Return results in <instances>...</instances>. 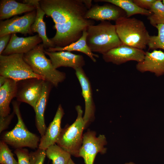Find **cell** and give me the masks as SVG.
<instances>
[{
    "mask_svg": "<svg viewBox=\"0 0 164 164\" xmlns=\"http://www.w3.org/2000/svg\"><path fill=\"white\" fill-rule=\"evenodd\" d=\"M39 3L55 24L56 33L50 39L55 47H64L77 41L84 30L94 24V20L85 18L88 9L84 0H39Z\"/></svg>",
    "mask_w": 164,
    "mask_h": 164,
    "instance_id": "6da1fadb",
    "label": "cell"
},
{
    "mask_svg": "<svg viewBox=\"0 0 164 164\" xmlns=\"http://www.w3.org/2000/svg\"><path fill=\"white\" fill-rule=\"evenodd\" d=\"M86 42L93 52L102 54L123 44L117 34L115 25L103 21L87 28Z\"/></svg>",
    "mask_w": 164,
    "mask_h": 164,
    "instance_id": "7a4b0ae2",
    "label": "cell"
},
{
    "mask_svg": "<svg viewBox=\"0 0 164 164\" xmlns=\"http://www.w3.org/2000/svg\"><path fill=\"white\" fill-rule=\"evenodd\" d=\"M44 48L43 43L39 44L24 54L23 59L35 73L57 87L65 80L66 75L54 67L51 60L46 56Z\"/></svg>",
    "mask_w": 164,
    "mask_h": 164,
    "instance_id": "3957f363",
    "label": "cell"
},
{
    "mask_svg": "<svg viewBox=\"0 0 164 164\" xmlns=\"http://www.w3.org/2000/svg\"><path fill=\"white\" fill-rule=\"evenodd\" d=\"M115 26L123 44L142 50L146 48L150 36L143 21L124 16L115 21Z\"/></svg>",
    "mask_w": 164,
    "mask_h": 164,
    "instance_id": "277c9868",
    "label": "cell"
},
{
    "mask_svg": "<svg viewBox=\"0 0 164 164\" xmlns=\"http://www.w3.org/2000/svg\"><path fill=\"white\" fill-rule=\"evenodd\" d=\"M20 103L16 100L12 101L13 111L17 116V122L12 130L2 134L1 140L16 149L25 147L33 149L38 148L40 139L26 128L20 111Z\"/></svg>",
    "mask_w": 164,
    "mask_h": 164,
    "instance_id": "5b68a950",
    "label": "cell"
},
{
    "mask_svg": "<svg viewBox=\"0 0 164 164\" xmlns=\"http://www.w3.org/2000/svg\"><path fill=\"white\" fill-rule=\"evenodd\" d=\"M77 117L70 125L62 128L57 144L71 155L79 157V152L82 145L83 130L86 127L83 117V111L80 105L76 107Z\"/></svg>",
    "mask_w": 164,
    "mask_h": 164,
    "instance_id": "8992f818",
    "label": "cell"
},
{
    "mask_svg": "<svg viewBox=\"0 0 164 164\" xmlns=\"http://www.w3.org/2000/svg\"><path fill=\"white\" fill-rule=\"evenodd\" d=\"M23 54L0 55V76L16 82L32 78L43 80L35 73L25 61Z\"/></svg>",
    "mask_w": 164,
    "mask_h": 164,
    "instance_id": "52a82bcc",
    "label": "cell"
},
{
    "mask_svg": "<svg viewBox=\"0 0 164 164\" xmlns=\"http://www.w3.org/2000/svg\"><path fill=\"white\" fill-rule=\"evenodd\" d=\"M95 132L88 130L83 135L82 145L79 152V157H82L85 164H93L98 153L103 154L106 152L104 147L107 144L106 138L104 135L96 136Z\"/></svg>",
    "mask_w": 164,
    "mask_h": 164,
    "instance_id": "ba28073f",
    "label": "cell"
},
{
    "mask_svg": "<svg viewBox=\"0 0 164 164\" xmlns=\"http://www.w3.org/2000/svg\"><path fill=\"white\" fill-rule=\"evenodd\" d=\"M45 81L32 78L17 82L16 101L26 103L34 109L41 95Z\"/></svg>",
    "mask_w": 164,
    "mask_h": 164,
    "instance_id": "9c48e42d",
    "label": "cell"
},
{
    "mask_svg": "<svg viewBox=\"0 0 164 164\" xmlns=\"http://www.w3.org/2000/svg\"><path fill=\"white\" fill-rule=\"evenodd\" d=\"M36 9L25 15L16 16L0 22V37L8 34L20 33L25 35L32 34L31 27L36 16Z\"/></svg>",
    "mask_w": 164,
    "mask_h": 164,
    "instance_id": "30bf717a",
    "label": "cell"
},
{
    "mask_svg": "<svg viewBox=\"0 0 164 164\" xmlns=\"http://www.w3.org/2000/svg\"><path fill=\"white\" fill-rule=\"evenodd\" d=\"M145 54L143 50L122 44L102 54V58L107 63L119 65L132 60L140 62Z\"/></svg>",
    "mask_w": 164,
    "mask_h": 164,
    "instance_id": "8fae6325",
    "label": "cell"
},
{
    "mask_svg": "<svg viewBox=\"0 0 164 164\" xmlns=\"http://www.w3.org/2000/svg\"><path fill=\"white\" fill-rule=\"evenodd\" d=\"M75 74L80 84L82 95L85 103V111L83 117L86 126L95 118V107L93 96V92L90 81L83 68L75 70Z\"/></svg>",
    "mask_w": 164,
    "mask_h": 164,
    "instance_id": "7c38bea8",
    "label": "cell"
},
{
    "mask_svg": "<svg viewBox=\"0 0 164 164\" xmlns=\"http://www.w3.org/2000/svg\"><path fill=\"white\" fill-rule=\"evenodd\" d=\"M42 42V39L38 34L28 37H20L16 34H12L7 46L0 55L24 54Z\"/></svg>",
    "mask_w": 164,
    "mask_h": 164,
    "instance_id": "4fadbf2b",
    "label": "cell"
},
{
    "mask_svg": "<svg viewBox=\"0 0 164 164\" xmlns=\"http://www.w3.org/2000/svg\"><path fill=\"white\" fill-rule=\"evenodd\" d=\"M126 16L125 12L119 7L108 3L103 5H94L87 11L85 18L96 21H116L120 18Z\"/></svg>",
    "mask_w": 164,
    "mask_h": 164,
    "instance_id": "5bb4252c",
    "label": "cell"
},
{
    "mask_svg": "<svg viewBox=\"0 0 164 164\" xmlns=\"http://www.w3.org/2000/svg\"><path fill=\"white\" fill-rule=\"evenodd\" d=\"M46 55L50 58L54 67L57 69L61 67H69L74 70L83 67L85 62L83 56L73 53L68 51L50 52L46 51Z\"/></svg>",
    "mask_w": 164,
    "mask_h": 164,
    "instance_id": "9a60e30c",
    "label": "cell"
},
{
    "mask_svg": "<svg viewBox=\"0 0 164 164\" xmlns=\"http://www.w3.org/2000/svg\"><path fill=\"white\" fill-rule=\"evenodd\" d=\"M136 69L141 73L150 72L159 77L164 74V52L155 50L146 52L143 60L138 63Z\"/></svg>",
    "mask_w": 164,
    "mask_h": 164,
    "instance_id": "2e32d148",
    "label": "cell"
},
{
    "mask_svg": "<svg viewBox=\"0 0 164 164\" xmlns=\"http://www.w3.org/2000/svg\"><path fill=\"white\" fill-rule=\"evenodd\" d=\"M64 114L62 106L59 104L53 120L46 128L44 135L40 138L38 148L46 150L56 143L62 129L61 123Z\"/></svg>",
    "mask_w": 164,
    "mask_h": 164,
    "instance_id": "e0dca14e",
    "label": "cell"
},
{
    "mask_svg": "<svg viewBox=\"0 0 164 164\" xmlns=\"http://www.w3.org/2000/svg\"><path fill=\"white\" fill-rule=\"evenodd\" d=\"M53 85L45 81L41 95L34 109L35 113V124L41 137L45 134L46 128L44 113L51 90Z\"/></svg>",
    "mask_w": 164,
    "mask_h": 164,
    "instance_id": "ac0fdd59",
    "label": "cell"
},
{
    "mask_svg": "<svg viewBox=\"0 0 164 164\" xmlns=\"http://www.w3.org/2000/svg\"><path fill=\"white\" fill-rule=\"evenodd\" d=\"M36 9L32 5L18 2L14 0H1L0 1V19H9L12 17Z\"/></svg>",
    "mask_w": 164,
    "mask_h": 164,
    "instance_id": "d6986e66",
    "label": "cell"
},
{
    "mask_svg": "<svg viewBox=\"0 0 164 164\" xmlns=\"http://www.w3.org/2000/svg\"><path fill=\"white\" fill-rule=\"evenodd\" d=\"M39 0H31L30 4L35 7L36 16L35 21L31 27L32 32H37L42 39L44 48L47 49L55 47L52 42L47 36L46 33V26L43 21L45 14L41 9Z\"/></svg>",
    "mask_w": 164,
    "mask_h": 164,
    "instance_id": "ffe728a7",
    "label": "cell"
},
{
    "mask_svg": "<svg viewBox=\"0 0 164 164\" xmlns=\"http://www.w3.org/2000/svg\"><path fill=\"white\" fill-rule=\"evenodd\" d=\"M17 87V82L9 78L0 87V117H5L10 114L9 105L16 97Z\"/></svg>",
    "mask_w": 164,
    "mask_h": 164,
    "instance_id": "44dd1931",
    "label": "cell"
},
{
    "mask_svg": "<svg viewBox=\"0 0 164 164\" xmlns=\"http://www.w3.org/2000/svg\"><path fill=\"white\" fill-rule=\"evenodd\" d=\"M87 35L86 30H85L83 32L82 36L77 41L64 47H55L45 49V50L50 52L60 51H68L70 52L72 51H78L85 54L93 62H96L97 61L96 58H98L99 56L93 53L88 46L86 42Z\"/></svg>",
    "mask_w": 164,
    "mask_h": 164,
    "instance_id": "7402d4cb",
    "label": "cell"
},
{
    "mask_svg": "<svg viewBox=\"0 0 164 164\" xmlns=\"http://www.w3.org/2000/svg\"><path fill=\"white\" fill-rule=\"evenodd\" d=\"M94 2H105L117 6L125 12L126 17L130 18L134 15L140 14L149 16L152 13L149 10L140 8L131 0H95Z\"/></svg>",
    "mask_w": 164,
    "mask_h": 164,
    "instance_id": "603a6c76",
    "label": "cell"
},
{
    "mask_svg": "<svg viewBox=\"0 0 164 164\" xmlns=\"http://www.w3.org/2000/svg\"><path fill=\"white\" fill-rule=\"evenodd\" d=\"M47 157L52 161L53 164H67L71 155L56 144L46 150Z\"/></svg>",
    "mask_w": 164,
    "mask_h": 164,
    "instance_id": "cb8c5ba5",
    "label": "cell"
},
{
    "mask_svg": "<svg viewBox=\"0 0 164 164\" xmlns=\"http://www.w3.org/2000/svg\"><path fill=\"white\" fill-rule=\"evenodd\" d=\"M152 14L148 19L151 25L155 27L164 23V5L160 0H156L149 10Z\"/></svg>",
    "mask_w": 164,
    "mask_h": 164,
    "instance_id": "d4e9b609",
    "label": "cell"
},
{
    "mask_svg": "<svg viewBox=\"0 0 164 164\" xmlns=\"http://www.w3.org/2000/svg\"><path fill=\"white\" fill-rule=\"evenodd\" d=\"M155 27L158 29V34L157 36H150L147 46L150 49L159 48L164 50V23Z\"/></svg>",
    "mask_w": 164,
    "mask_h": 164,
    "instance_id": "484cf974",
    "label": "cell"
},
{
    "mask_svg": "<svg viewBox=\"0 0 164 164\" xmlns=\"http://www.w3.org/2000/svg\"><path fill=\"white\" fill-rule=\"evenodd\" d=\"M14 155L8 145L0 141V163L1 164H18L13 157Z\"/></svg>",
    "mask_w": 164,
    "mask_h": 164,
    "instance_id": "4316f807",
    "label": "cell"
},
{
    "mask_svg": "<svg viewBox=\"0 0 164 164\" xmlns=\"http://www.w3.org/2000/svg\"><path fill=\"white\" fill-rule=\"evenodd\" d=\"M46 155V150L38 148L34 152H30V164H43Z\"/></svg>",
    "mask_w": 164,
    "mask_h": 164,
    "instance_id": "83f0119b",
    "label": "cell"
},
{
    "mask_svg": "<svg viewBox=\"0 0 164 164\" xmlns=\"http://www.w3.org/2000/svg\"><path fill=\"white\" fill-rule=\"evenodd\" d=\"M14 153L17 157L18 164H30V153L28 149L24 148L16 149Z\"/></svg>",
    "mask_w": 164,
    "mask_h": 164,
    "instance_id": "f1b7e54d",
    "label": "cell"
},
{
    "mask_svg": "<svg viewBox=\"0 0 164 164\" xmlns=\"http://www.w3.org/2000/svg\"><path fill=\"white\" fill-rule=\"evenodd\" d=\"M15 114L13 112L8 115L5 117H0V133L7 129Z\"/></svg>",
    "mask_w": 164,
    "mask_h": 164,
    "instance_id": "f546056e",
    "label": "cell"
},
{
    "mask_svg": "<svg viewBox=\"0 0 164 164\" xmlns=\"http://www.w3.org/2000/svg\"><path fill=\"white\" fill-rule=\"evenodd\" d=\"M156 0H133V2L139 7L149 10Z\"/></svg>",
    "mask_w": 164,
    "mask_h": 164,
    "instance_id": "4dcf8cb0",
    "label": "cell"
},
{
    "mask_svg": "<svg viewBox=\"0 0 164 164\" xmlns=\"http://www.w3.org/2000/svg\"><path fill=\"white\" fill-rule=\"evenodd\" d=\"M11 35L12 34H8L0 37V55L7 46Z\"/></svg>",
    "mask_w": 164,
    "mask_h": 164,
    "instance_id": "1f68e13d",
    "label": "cell"
},
{
    "mask_svg": "<svg viewBox=\"0 0 164 164\" xmlns=\"http://www.w3.org/2000/svg\"><path fill=\"white\" fill-rule=\"evenodd\" d=\"M7 79L5 77L0 76V87L5 83Z\"/></svg>",
    "mask_w": 164,
    "mask_h": 164,
    "instance_id": "d6a6232c",
    "label": "cell"
},
{
    "mask_svg": "<svg viewBox=\"0 0 164 164\" xmlns=\"http://www.w3.org/2000/svg\"><path fill=\"white\" fill-rule=\"evenodd\" d=\"M67 164H76L72 160L71 158L69 160Z\"/></svg>",
    "mask_w": 164,
    "mask_h": 164,
    "instance_id": "836d02e7",
    "label": "cell"
},
{
    "mask_svg": "<svg viewBox=\"0 0 164 164\" xmlns=\"http://www.w3.org/2000/svg\"><path fill=\"white\" fill-rule=\"evenodd\" d=\"M125 164H135L132 162H130L129 163H126Z\"/></svg>",
    "mask_w": 164,
    "mask_h": 164,
    "instance_id": "e575fe53",
    "label": "cell"
},
{
    "mask_svg": "<svg viewBox=\"0 0 164 164\" xmlns=\"http://www.w3.org/2000/svg\"><path fill=\"white\" fill-rule=\"evenodd\" d=\"M162 2L163 3V4L164 5V0H163L162 1Z\"/></svg>",
    "mask_w": 164,
    "mask_h": 164,
    "instance_id": "d590c367",
    "label": "cell"
}]
</instances>
